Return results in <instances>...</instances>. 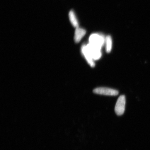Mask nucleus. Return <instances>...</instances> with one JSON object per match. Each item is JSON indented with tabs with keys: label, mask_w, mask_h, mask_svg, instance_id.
I'll return each instance as SVG.
<instances>
[{
	"label": "nucleus",
	"mask_w": 150,
	"mask_h": 150,
	"mask_svg": "<svg viewBox=\"0 0 150 150\" xmlns=\"http://www.w3.org/2000/svg\"><path fill=\"white\" fill-rule=\"evenodd\" d=\"M105 38L103 35L93 33L89 38V44L99 48H102L105 43Z\"/></svg>",
	"instance_id": "obj_1"
},
{
	"label": "nucleus",
	"mask_w": 150,
	"mask_h": 150,
	"mask_svg": "<svg viewBox=\"0 0 150 150\" xmlns=\"http://www.w3.org/2000/svg\"><path fill=\"white\" fill-rule=\"evenodd\" d=\"M125 97L124 95H121L118 98L115 106V111L118 116L122 115L125 110Z\"/></svg>",
	"instance_id": "obj_2"
},
{
	"label": "nucleus",
	"mask_w": 150,
	"mask_h": 150,
	"mask_svg": "<svg viewBox=\"0 0 150 150\" xmlns=\"http://www.w3.org/2000/svg\"><path fill=\"white\" fill-rule=\"evenodd\" d=\"M93 92L101 95L115 96L119 93L117 90L106 87L97 88L93 90Z\"/></svg>",
	"instance_id": "obj_3"
},
{
	"label": "nucleus",
	"mask_w": 150,
	"mask_h": 150,
	"mask_svg": "<svg viewBox=\"0 0 150 150\" xmlns=\"http://www.w3.org/2000/svg\"><path fill=\"white\" fill-rule=\"evenodd\" d=\"M86 46L94 60H97L100 59L102 55L101 48L93 46L89 43Z\"/></svg>",
	"instance_id": "obj_4"
},
{
	"label": "nucleus",
	"mask_w": 150,
	"mask_h": 150,
	"mask_svg": "<svg viewBox=\"0 0 150 150\" xmlns=\"http://www.w3.org/2000/svg\"><path fill=\"white\" fill-rule=\"evenodd\" d=\"M81 51L82 54L85 57L88 63L91 67L95 66V63L94 60L88 50L86 45H83L81 47Z\"/></svg>",
	"instance_id": "obj_5"
},
{
	"label": "nucleus",
	"mask_w": 150,
	"mask_h": 150,
	"mask_svg": "<svg viewBox=\"0 0 150 150\" xmlns=\"http://www.w3.org/2000/svg\"><path fill=\"white\" fill-rule=\"evenodd\" d=\"M86 33L85 30L79 27L76 28L74 34L75 42L77 43L79 42L86 35Z\"/></svg>",
	"instance_id": "obj_6"
},
{
	"label": "nucleus",
	"mask_w": 150,
	"mask_h": 150,
	"mask_svg": "<svg viewBox=\"0 0 150 150\" xmlns=\"http://www.w3.org/2000/svg\"><path fill=\"white\" fill-rule=\"evenodd\" d=\"M69 20L72 25L75 28L79 27L78 22L74 11L71 10L69 14Z\"/></svg>",
	"instance_id": "obj_7"
},
{
	"label": "nucleus",
	"mask_w": 150,
	"mask_h": 150,
	"mask_svg": "<svg viewBox=\"0 0 150 150\" xmlns=\"http://www.w3.org/2000/svg\"><path fill=\"white\" fill-rule=\"evenodd\" d=\"M105 44L106 45V52L107 53H110L111 51L112 45V39L110 35H108L105 38Z\"/></svg>",
	"instance_id": "obj_8"
}]
</instances>
